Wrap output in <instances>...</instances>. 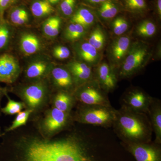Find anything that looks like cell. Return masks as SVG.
<instances>
[{"label":"cell","instance_id":"20","mask_svg":"<svg viewBox=\"0 0 161 161\" xmlns=\"http://www.w3.org/2000/svg\"><path fill=\"white\" fill-rule=\"evenodd\" d=\"M157 31V25L154 22L150 19H145L136 24L134 33L138 37L147 39L154 36Z\"/></svg>","mask_w":161,"mask_h":161},{"label":"cell","instance_id":"22","mask_svg":"<svg viewBox=\"0 0 161 161\" xmlns=\"http://www.w3.org/2000/svg\"><path fill=\"white\" fill-rule=\"evenodd\" d=\"M119 11L118 5L112 0H107L101 4L98 13L101 19L105 22L112 20Z\"/></svg>","mask_w":161,"mask_h":161},{"label":"cell","instance_id":"16","mask_svg":"<svg viewBox=\"0 0 161 161\" xmlns=\"http://www.w3.org/2000/svg\"><path fill=\"white\" fill-rule=\"evenodd\" d=\"M70 23H78L89 31L97 24V19L91 9L81 7L72 15Z\"/></svg>","mask_w":161,"mask_h":161},{"label":"cell","instance_id":"37","mask_svg":"<svg viewBox=\"0 0 161 161\" xmlns=\"http://www.w3.org/2000/svg\"><path fill=\"white\" fill-rule=\"evenodd\" d=\"M6 92H7V91H6V89L0 87V115H1V108H2L1 106V101H2V99L3 98V96L5 95Z\"/></svg>","mask_w":161,"mask_h":161},{"label":"cell","instance_id":"42","mask_svg":"<svg viewBox=\"0 0 161 161\" xmlns=\"http://www.w3.org/2000/svg\"><path fill=\"white\" fill-rule=\"evenodd\" d=\"M16 1H17V0H16Z\"/></svg>","mask_w":161,"mask_h":161},{"label":"cell","instance_id":"24","mask_svg":"<svg viewBox=\"0 0 161 161\" xmlns=\"http://www.w3.org/2000/svg\"><path fill=\"white\" fill-rule=\"evenodd\" d=\"M32 14L37 18L48 15L54 11L51 4L47 0H37L32 3L31 6Z\"/></svg>","mask_w":161,"mask_h":161},{"label":"cell","instance_id":"15","mask_svg":"<svg viewBox=\"0 0 161 161\" xmlns=\"http://www.w3.org/2000/svg\"><path fill=\"white\" fill-rule=\"evenodd\" d=\"M147 115L151 124L153 131L155 134L154 142L161 143V102L160 100L153 98Z\"/></svg>","mask_w":161,"mask_h":161},{"label":"cell","instance_id":"6","mask_svg":"<svg viewBox=\"0 0 161 161\" xmlns=\"http://www.w3.org/2000/svg\"><path fill=\"white\" fill-rule=\"evenodd\" d=\"M73 94L79 104L111 106L108 94L95 78L76 88Z\"/></svg>","mask_w":161,"mask_h":161},{"label":"cell","instance_id":"17","mask_svg":"<svg viewBox=\"0 0 161 161\" xmlns=\"http://www.w3.org/2000/svg\"><path fill=\"white\" fill-rule=\"evenodd\" d=\"M76 103L74 94L65 91H58L52 99L53 107L66 113H71Z\"/></svg>","mask_w":161,"mask_h":161},{"label":"cell","instance_id":"1","mask_svg":"<svg viewBox=\"0 0 161 161\" xmlns=\"http://www.w3.org/2000/svg\"><path fill=\"white\" fill-rule=\"evenodd\" d=\"M112 126L123 144L151 142L153 131L146 113L121 107L120 109L116 110Z\"/></svg>","mask_w":161,"mask_h":161},{"label":"cell","instance_id":"31","mask_svg":"<svg viewBox=\"0 0 161 161\" xmlns=\"http://www.w3.org/2000/svg\"><path fill=\"white\" fill-rule=\"evenodd\" d=\"M76 0H60V9L63 15L71 17L74 13Z\"/></svg>","mask_w":161,"mask_h":161},{"label":"cell","instance_id":"2","mask_svg":"<svg viewBox=\"0 0 161 161\" xmlns=\"http://www.w3.org/2000/svg\"><path fill=\"white\" fill-rule=\"evenodd\" d=\"M154 50L142 40L134 41L125 60L117 71L119 79H125L137 75L145 67L153 56Z\"/></svg>","mask_w":161,"mask_h":161},{"label":"cell","instance_id":"40","mask_svg":"<svg viewBox=\"0 0 161 161\" xmlns=\"http://www.w3.org/2000/svg\"><path fill=\"white\" fill-rule=\"evenodd\" d=\"M51 4H56L60 2V0H47Z\"/></svg>","mask_w":161,"mask_h":161},{"label":"cell","instance_id":"33","mask_svg":"<svg viewBox=\"0 0 161 161\" xmlns=\"http://www.w3.org/2000/svg\"><path fill=\"white\" fill-rule=\"evenodd\" d=\"M10 31L7 25L5 24L0 25V49H3L8 43Z\"/></svg>","mask_w":161,"mask_h":161},{"label":"cell","instance_id":"19","mask_svg":"<svg viewBox=\"0 0 161 161\" xmlns=\"http://www.w3.org/2000/svg\"><path fill=\"white\" fill-rule=\"evenodd\" d=\"M87 41L98 51L101 53L103 50L107 42V35L99 24H96L92 28Z\"/></svg>","mask_w":161,"mask_h":161},{"label":"cell","instance_id":"41","mask_svg":"<svg viewBox=\"0 0 161 161\" xmlns=\"http://www.w3.org/2000/svg\"><path fill=\"white\" fill-rule=\"evenodd\" d=\"M1 134H2V133H1V129H0V136H1Z\"/></svg>","mask_w":161,"mask_h":161},{"label":"cell","instance_id":"34","mask_svg":"<svg viewBox=\"0 0 161 161\" xmlns=\"http://www.w3.org/2000/svg\"><path fill=\"white\" fill-rule=\"evenodd\" d=\"M21 161H52L35 153L23 151Z\"/></svg>","mask_w":161,"mask_h":161},{"label":"cell","instance_id":"25","mask_svg":"<svg viewBox=\"0 0 161 161\" xmlns=\"http://www.w3.org/2000/svg\"><path fill=\"white\" fill-rule=\"evenodd\" d=\"M48 64L45 61L34 62L29 65L26 71V76L29 79L40 78L45 75L48 69Z\"/></svg>","mask_w":161,"mask_h":161},{"label":"cell","instance_id":"8","mask_svg":"<svg viewBox=\"0 0 161 161\" xmlns=\"http://www.w3.org/2000/svg\"><path fill=\"white\" fill-rule=\"evenodd\" d=\"M153 97L138 87L130 88L120 99L121 107L136 112L147 114Z\"/></svg>","mask_w":161,"mask_h":161},{"label":"cell","instance_id":"18","mask_svg":"<svg viewBox=\"0 0 161 161\" xmlns=\"http://www.w3.org/2000/svg\"><path fill=\"white\" fill-rule=\"evenodd\" d=\"M20 47L24 54L30 56L40 50L41 43L40 39L35 35L25 33L20 38Z\"/></svg>","mask_w":161,"mask_h":161},{"label":"cell","instance_id":"3","mask_svg":"<svg viewBox=\"0 0 161 161\" xmlns=\"http://www.w3.org/2000/svg\"><path fill=\"white\" fill-rule=\"evenodd\" d=\"M115 112L112 106L79 104L73 119L80 124L108 128L113 125Z\"/></svg>","mask_w":161,"mask_h":161},{"label":"cell","instance_id":"35","mask_svg":"<svg viewBox=\"0 0 161 161\" xmlns=\"http://www.w3.org/2000/svg\"><path fill=\"white\" fill-rule=\"evenodd\" d=\"M16 0H0V17L3 19L4 12Z\"/></svg>","mask_w":161,"mask_h":161},{"label":"cell","instance_id":"7","mask_svg":"<svg viewBox=\"0 0 161 161\" xmlns=\"http://www.w3.org/2000/svg\"><path fill=\"white\" fill-rule=\"evenodd\" d=\"M133 41L132 36L126 33L114 38L109 44L107 49L108 63L115 69L116 73L127 56Z\"/></svg>","mask_w":161,"mask_h":161},{"label":"cell","instance_id":"28","mask_svg":"<svg viewBox=\"0 0 161 161\" xmlns=\"http://www.w3.org/2000/svg\"><path fill=\"white\" fill-rule=\"evenodd\" d=\"M31 114H32V111L29 109H26L25 111L19 112L16 116L14 120L13 121L11 125L7 128L5 130V132L1 134V135L9 133L18 128H19L23 125H25L29 119L30 115Z\"/></svg>","mask_w":161,"mask_h":161},{"label":"cell","instance_id":"4","mask_svg":"<svg viewBox=\"0 0 161 161\" xmlns=\"http://www.w3.org/2000/svg\"><path fill=\"white\" fill-rule=\"evenodd\" d=\"M26 109L37 112L43 108L49 101V93L46 82L37 80L23 87L18 93Z\"/></svg>","mask_w":161,"mask_h":161},{"label":"cell","instance_id":"13","mask_svg":"<svg viewBox=\"0 0 161 161\" xmlns=\"http://www.w3.org/2000/svg\"><path fill=\"white\" fill-rule=\"evenodd\" d=\"M66 67L72 75L76 88L94 78V68L81 61H70Z\"/></svg>","mask_w":161,"mask_h":161},{"label":"cell","instance_id":"9","mask_svg":"<svg viewBox=\"0 0 161 161\" xmlns=\"http://www.w3.org/2000/svg\"><path fill=\"white\" fill-rule=\"evenodd\" d=\"M94 78L107 94L116 88L118 80L117 73L108 62L101 61L94 68Z\"/></svg>","mask_w":161,"mask_h":161},{"label":"cell","instance_id":"29","mask_svg":"<svg viewBox=\"0 0 161 161\" xmlns=\"http://www.w3.org/2000/svg\"><path fill=\"white\" fill-rule=\"evenodd\" d=\"M7 97L8 102L6 106L1 108V112L7 115H14L21 112L24 108H26L25 104L23 102H17L12 100L7 95V92L5 94Z\"/></svg>","mask_w":161,"mask_h":161},{"label":"cell","instance_id":"30","mask_svg":"<svg viewBox=\"0 0 161 161\" xmlns=\"http://www.w3.org/2000/svg\"><path fill=\"white\" fill-rule=\"evenodd\" d=\"M124 3L126 8L134 13L141 14L147 10L145 0H124Z\"/></svg>","mask_w":161,"mask_h":161},{"label":"cell","instance_id":"38","mask_svg":"<svg viewBox=\"0 0 161 161\" xmlns=\"http://www.w3.org/2000/svg\"><path fill=\"white\" fill-rule=\"evenodd\" d=\"M157 11L159 19H161V0H158L157 4Z\"/></svg>","mask_w":161,"mask_h":161},{"label":"cell","instance_id":"27","mask_svg":"<svg viewBox=\"0 0 161 161\" xmlns=\"http://www.w3.org/2000/svg\"><path fill=\"white\" fill-rule=\"evenodd\" d=\"M10 21L17 25L25 24L29 21V16L28 12L23 7H14L9 12Z\"/></svg>","mask_w":161,"mask_h":161},{"label":"cell","instance_id":"10","mask_svg":"<svg viewBox=\"0 0 161 161\" xmlns=\"http://www.w3.org/2000/svg\"><path fill=\"white\" fill-rule=\"evenodd\" d=\"M136 161H161L159 145L155 142L124 144Z\"/></svg>","mask_w":161,"mask_h":161},{"label":"cell","instance_id":"23","mask_svg":"<svg viewBox=\"0 0 161 161\" xmlns=\"http://www.w3.org/2000/svg\"><path fill=\"white\" fill-rule=\"evenodd\" d=\"M130 27L131 24L129 21L121 16L114 18L110 24V31L114 38L125 34Z\"/></svg>","mask_w":161,"mask_h":161},{"label":"cell","instance_id":"21","mask_svg":"<svg viewBox=\"0 0 161 161\" xmlns=\"http://www.w3.org/2000/svg\"><path fill=\"white\" fill-rule=\"evenodd\" d=\"M89 30L78 23H71L67 26L64 32V37L70 42L79 41L86 36Z\"/></svg>","mask_w":161,"mask_h":161},{"label":"cell","instance_id":"36","mask_svg":"<svg viewBox=\"0 0 161 161\" xmlns=\"http://www.w3.org/2000/svg\"><path fill=\"white\" fill-rule=\"evenodd\" d=\"M87 3L92 5H99L102 4L107 0H85Z\"/></svg>","mask_w":161,"mask_h":161},{"label":"cell","instance_id":"26","mask_svg":"<svg viewBox=\"0 0 161 161\" xmlns=\"http://www.w3.org/2000/svg\"><path fill=\"white\" fill-rule=\"evenodd\" d=\"M61 25V19L59 17L53 16L47 19L43 23V32L47 36L55 37L59 33Z\"/></svg>","mask_w":161,"mask_h":161},{"label":"cell","instance_id":"5","mask_svg":"<svg viewBox=\"0 0 161 161\" xmlns=\"http://www.w3.org/2000/svg\"><path fill=\"white\" fill-rule=\"evenodd\" d=\"M73 122L71 113H66L52 107L45 112L39 124L42 136L48 138L65 130Z\"/></svg>","mask_w":161,"mask_h":161},{"label":"cell","instance_id":"11","mask_svg":"<svg viewBox=\"0 0 161 161\" xmlns=\"http://www.w3.org/2000/svg\"><path fill=\"white\" fill-rule=\"evenodd\" d=\"M20 73L19 64L13 56L7 53L0 56V82L14 83Z\"/></svg>","mask_w":161,"mask_h":161},{"label":"cell","instance_id":"32","mask_svg":"<svg viewBox=\"0 0 161 161\" xmlns=\"http://www.w3.org/2000/svg\"><path fill=\"white\" fill-rule=\"evenodd\" d=\"M53 55L55 58L59 60H64L69 58L70 50L68 47L64 45H58L53 50Z\"/></svg>","mask_w":161,"mask_h":161},{"label":"cell","instance_id":"12","mask_svg":"<svg viewBox=\"0 0 161 161\" xmlns=\"http://www.w3.org/2000/svg\"><path fill=\"white\" fill-rule=\"evenodd\" d=\"M79 60L94 68L102 61V54L87 40H83L74 45Z\"/></svg>","mask_w":161,"mask_h":161},{"label":"cell","instance_id":"14","mask_svg":"<svg viewBox=\"0 0 161 161\" xmlns=\"http://www.w3.org/2000/svg\"><path fill=\"white\" fill-rule=\"evenodd\" d=\"M53 83L58 91L74 93L76 88L71 75L66 66L57 67L52 71Z\"/></svg>","mask_w":161,"mask_h":161},{"label":"cell","instance_id":"39","mask_svg":"<svg viewBox=\"0 0 161 161\" xmlns=\"http://www.w3.org/2000/svg\"><path fill=\"white\" fill-rule=\"evenodd\" d=\"M156 52L155 53V58H158V59L161 57V45L160 43H159L156 49Z\"/></svg>","mask_w":161,"mask_h":161}]
</instances>
